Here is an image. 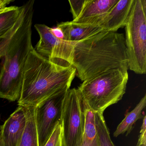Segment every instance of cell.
Here are the masks:
<instances>
[{"label": "cell", "mask_w": 146, "mask_h": 146, "mask_svg": "<svg viewBox=\"0 0 146 146\" xmlns=\"http://www.w3.org/2000/svg\"><path fill=\"white\" fill-rule=\"evenodd\" d=\"M72 65L54 63L32 46L25 65L19 106H35L53 94L70 89L76 76Z\"/></svg>", "instance_id": "7a4b0ae2"}, {"label": "cell", "mask_w": 146, "mask_h": 146, "mask_svg": "<svg viewBox=\"0 0 146 146\" xmlns=\"http://www.w3.org/2000/svg\"><path fill=\"white\" fill-rule=\"evenodd\" d=\"M136 146H146V116L144 115Z\"/></svg>", "instance_id": "44dd1931"}, {"label": "cell", "mask_w": 146, "mask_h": 146, "mask_svg": "<svg viewBox=\"0 0 146 146\" xmlns=\"http://www.w3.org/2000/svg\"><path fill=\"white\" fill-rule=\"evenodd\" d=\"M49 30L52 34L57 39L63 40H67V38L61 29L58 26L50 28Z\"/></svg>", "instance_id": "7402d4cb"}, {"label": "cell", "mask_w": 146, "mask_h": 146, "mask_svg": "<svg viewBox=\"0 0 146 146\" xmlns=\"http://www.w3.org/2000/svg\"><path fill=\"white\" fill-rule=\"evenodd\" d=\"M134 1L135 0H119L107 13L78 24L94 25L101 27L105 31L117 32L119 29L125 26Z\"/></svg>", "instance_id": "9c48e42d"}, {"label": "cell", "mask_w": 146, "mask_h": 146, "mask_svg": "<svg viewBox=\"0 0 146 146\" xmlns=\"http://www.w3.org/2000/svg\"><path fill=\"white\" fill-rule=\"evenodd\" d=\"M86 0H70V11L73 17V20L76 19L82 13Z\"/></svg>", "instance_id": "ffe728a7"}, {"label": "cell", "mask_w": 146, "mask_h": 146, "mask_svg": "<svg viewBox=\"0 0 146 146\" xmlns=\"http://www.w3.org/2000/svg\"><path fill=\"white\" fill-rule=\"evenodd\" d=\"M95 125L100 146H114L103 113H94Z\"/></svg>", "instance_id": "ac0fdd59"}, {"label": "cell", "mask_w": 146, "mask_h": 146, "mask_svg": "<svg viewBox=\"0 0 146 146\" xmlns=\"http://www.w3.org/2000/svg\"><path fill=\"white\" fill-rule=\"evenodd\" d=\"M128 79V72L111 70L84 81L78 89L84 102L91 111L103 113L108 107L122 99Z\"/></svg>", "instance_id": "3957f363"}, {"label": "cell", "mask_w": 146, "mask_h": 146, "mask_svg": "<svg viewBox=\"0 0 146 146\" xmlns=\"http://www.w3.org/2000/svg\"><path fill=\"white\" fill-rule=\"evenodd\" d=\"M26 117L24 106H19L1 125L0 146H18L25 129Z\"/></svg>", "instance_id": "30bf717a"}, {"label": "cell", "mask_w": 146, "mask_h": 146, "mask_svg": "<svg viewBox=\"0 0 146 146\" xmlns=\"http://www.w3.org/2000/svg\"><path fill=\"white\" fill-rule=\"evenodd\" d=\"M125 27L128 70L146 74V0H135Z\"/></svg>", "instance_id": "5b68a950"}, {"label": "cell", "mask_w": 146, "mask_h": 146, "mask_svg": "<svg viewBox=\"0 0 146 146\" xmlns=\"http://www.w3.org/2000/svg\"><path fill=\"white\" fill-rule=\"evenodd\" d=\"M119 0H86L80 16L72 22L76 23L83 22L107 13L117 3Z\"/></svg>", "instance_id": "4fadbf2b"}, {"label": "cell", "mask_w": 146, "mask_h": 146, "mask_svg": "<svg viewBox=\"0 0 146 146\" xmlns=\"http://www.w3.org/2000/svg\"><path fill=\"white\" fill-rule=\"evenodd\" d=\"M32 25L7 50L0 64V98L18 100L25 65L32 43Z\"/></svg>", "instance_id": "277c9868"}, {"label": "cell", "mask_w": 146, "mask_h": 146, "mask_svg": "<svg viewBox=\"0 0 146 146\" xmlns=\"http://www.w3.org/2000/svg\"><path fill=\"white\" fill-rule=\"evenodd\" d=\"M34 0H30L21 6L20 15L13 26L0 37V59L4 57L9 47L25 33L32 25L34 12Z\"/></svg>", "instance_id": "8fae6325"}, {"label": "cell", "mask_w": 146, "mask_h": 146, "mask_svg": "<svg viewBox=\"0 0 146 146\" xmlns=\"http://www.w3.org/2000/svg\"><path fill=\"white\" fill-rule=\"evenodd\" d=\"M84 102L78 88L68 90L63 102L62 146H81L85 127Z\"/></svg>", "instance_id": "8992f818"}, {"label": "cell", "mask_w": 146, "mask_h": 146, "mask_svg": "<svg viewBox=\"0 0 146 146\" xmlns=\"http://www.w3.org/2000/svg\"><path fill=\"white\" fill-rule=\"evenodd\" d=\"M146 105V94L141 99L139 103L131 111L125 115L124 119L118 125L113 133V136L117 137L121 134L126 133V136L130 133L133 125L138 119L143 117L142 112Z\"/></svg>", "instance_id": "5bb4252c"}, {"label": "cell", "mask_w": 146, "mask_h": 146, "mask_svg": "<svg viewBox=\"0 0 146 146\" xmlns=\"http://www.w3.org/2000/svg\"><path fill=\"white\" fill-rule=\"evenodd\" d=\"M35 28L40 36L36 52L56 64L72 65L74 42L57 39L46 25L36 24Z\"/></svg>", "instance_id": "ba28073f"}, {"label": "cell", "mask_w": 146, "mask_h": 146, "mask_svg": "<svg viewBox=\"0 0 146 146\" xmlns=\"http://www.w3.org/2000/svg\"><path fill=\"white\" fill-rule=\"evenodd\" d=\"M24 107L26 113V126L18 146H39L35 117V106Z\"/></svg>", "instance_id": "9a60e30c"}, {"label": "cell", "mask_w": 146, "mask_h": 146, "mask_svg": "<svg viewBox=\"0 0 146 146\" xmlns=\"http://www.w3.org/2000/svg\"><path fill=\"white\" fill-rule=\"evenodd\" d=\"M21 7L12 6L0 12V37L5 35L17 22L21 12Z\"/></svg>", "instance_id": "e0dca14e"}, {"label": "cell", "mask_w": 146, "mask_h": 146, "mask_svg": "<svg viewBox=\"0 0 146 146\" xmlns=\"http://www.w3.org/2000/svg\"><path fill=\"white\" fill-rule=\"evenodd\" d=\"M44 146H62L61 121L58 122Z\"/></svg>", "instance_id": "d6986e66"}, {"label": "cell", "mask_w": 146, "mask_h": 146, "mask_svg": "<svg viewBox=\"0 0 146 146\" xmlns=\"http://www.w3.org/2000/svg\"><path fill=\"white\" fill-rule=\"evenodd\" d=\"M1 125H0V133H1Z\"/></svg>", "instance_id": "cb8c5ba5"}, {"label": "cell", "mask_w": 146, "mask_h": 146, "mask_svg": "<svg viewBox=\"0 0 146 146\" xmlns=\"http://www.w3.org/2000/svg\"><path fill=\"white\" fill-rule=\"evenodd\" d=\"M14 1V0H0V12L7 7V6L10 3Z\"/></svg>", "instance_id": "603a6c76"}, {"label": "cell", "mask_w": 146, "mask_h": 146, "mask_svg": "<svg viewBox=\"0 0 146 146\" xmlns=\"http://www.w3.org/2000/svg\"><path fill=\"white\" fill-rule=\"evenodd\" d=\"M72 65L76 76L83 82L110 70L128 72L123 34L102 31L74 42Z\"/></svg>", "instance_id": "6da1fadb"}, {"label": "cell", "mask_w": 146, "mask_h": 146, "mask_svg": "<svg viewBox=\"0 0 146 146\" xmlns=\"http://www.w3.org/2000/svg\"><path fill=\"white\" fill-rule=\"evenodd\" d=\"M65 35L67 40L76 42L89 38L102 31L101 27L94 25L78 24L71 22H62L57 25Z\"/></svg>", "instance_id": "7c38bea8"}, {"label": "cell", "mask_w": 146, "mask_h": 146, "mask_svg": "<svg viewBox=\"0 0 146 146\" xmlns=\"http://www.w3.org/2000/svg\"><path fill=\"white\" fill-rule=\"evenodd\" d=\"M66 89L44 99L35 107L39 146H44L56 125L61 121Z\"/></svg>", "instance_id": "52a82bcc"}, {"label": "cell", "mask_w": 146, "mask_h": 146, "mask_svg": "<svg viewBox=\"0 0 146 146\" xmlns=\"http://www.w3.org/2000/svg\"><path fill=\"white\" fill-rule=\"evenodd\" d=\"M85 127L81 146H100L95 125V113L84 102Z\"/></svg>", "instance_id": "2e32d148"}]
</instances>
